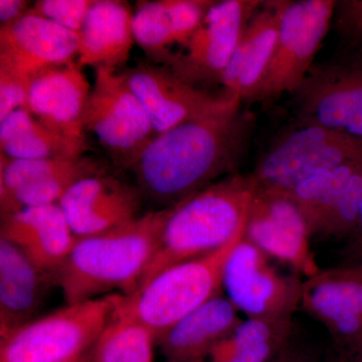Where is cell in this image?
<instances>
[{"mask_svg": "<svg viewBox=\"0 0 362 362\" xmlns=\"http://www.w3.org/2000/svg\"><path fill=\"white\" fill-rule=\"evenodd\" d=\"M255 126L254 113L239 105L157 135L130 170L143 199L168 209L235 175Z\"/></svg>", "mask_w": 362, "mask_h": 362, "instance_id": "obj_1", "label": "cell"}, {"mask_svg": "<svg viewBox=\"0 0 362 362\" xmlns=\"http://www.w3.org/2000/svg\"><path fill=\"white\" fill-rule=\"evenodd\" d=\"M169 207L152 209L113 230L77 237L64 263L54 272V285L66 305L96 299L119 289L124 296L137 291L156 254Z\"/></svg>", "mask_w": 362, "mask_h": 362, "instance_id": "obj_2", "label": "cell"}, {"mask_svg": "<svg viewBox=\"0 0 362 362\" xmlns=\"http://www.w3.org/2000/svg\"><path fill=\"white\" fill-rule=\"evenodd\" d=\"M255 190L250 175L235 173L169 207L138 289L165 269L218 251L245 233Z\"/></svg>", "mask_w": 362, "mask_h": 362, "instance_id": "obj_3", "label": "cell"}, {"mask_svg": "<svg viewBox=\"0 0 362 362\" xmlns=\"http://www.w3.org/2000/svg\"><path fill=\"white\" fill-rule=\"evenodd\" d=\"M244 237L240 233L218 251L165 269L130 296L120 295L113 313L142 323L159 340L181 319L221 294L226 261Z\"/></svg>", "mask_w": 362, "mask_h": 362, "instance_id": "obj_4", "label": "cell"}, {"mask_svg": "<svg viewBox=\"0 0 362 362\" xmlns=\"http://www.w3.org/2000/svg\"><path fill=\"white\" fill-rule=\"evenodd\" d=\"M120 295L66 305L0 341V362H75L89 351L115 309Z\"/></svg>", "mask_w": 362, "mask_h": 362, "instance_id": "obj_5", "label": "cell"}, {"mask_svg": "<svg viewBox=\"0 0 362 362\" xmlns=\"http://www.w3.org/2000/svg\"><path fill=\"white\" fill-rule=\"evenodd\" d=\"M85 132L95 136L120 170H131L157 133L123 71L99 68L84 117Z\"/></svg>", "mask_w": 362, "mask_h": 362, "instance_id": "obj_6", "label": "cell"}, {"mask_svg": "<svg viewBox=\"0 0 362 362\" xmlns=\"http://www.w3.org/2000/svg\"><path fill=\"white\" fill-rule=\"evenodd\" d=\"M278 14V40L257 102L293 94L315 64L332 26L337 0H271Z\"/></svg>", "mask_w": 362, "mask_h": 362, "instance_id": "obj_7", "label": "cell"}, {"mask_svg": "<svg viewBox=\"0 0 362 362\" xmlns=\"http://www.w3.org/2000/svg\"><path fill=\"white\" fill-rule=\"evenodd\" d=\"M361 149V140L351 136L297 123L274 142L250 176L256 190L288 194L301 181L340 165Z\"/></svg>", "mask_w": 362, "mask_h": 362, "instance_id": "obj_8", "label": "cell"}, {"mask_svg": "<svg viewBox=\"0 0 362 362\" xmlns=\"http://www.w3.org/2000/svg\"><path fill=\"white\" fill-rule=\"evenodd\" d=\"M292 95L298 124L320 126L362 141V57L340 51L314 64Z\"/></svg>", "mask_w": 362, "mask_h": 362, "instance_id": "obj_9", "label": "cell"}, {"mask_svg": "<svg viewBox=\"0 0 362 362\" xmlns=\"http://www.w3.org/2000/svg\"><path fill=\"white\" fill-rule=\"evenodd\" d=\"M262 4L259 0L214 2L194 35L166 66L195 87L211 90L221 85L240 37Z\"/></svg>", "mask_w": 362, "mask_h": 362, "instance_id": "obj_10", "label": "cell"}, {"mask_svg": "<svg viewBox=\"0 0 362 362\" xmlns=\"http://www.w3.org/2000/svg\"><path fill=\"white\" fill-rule=\"evenodd\" d=\"M123 73L148 114L157 135L242 105L225 90L214 93L195 87L177 77L168 66L147 59Z\"/></svg>", "mask_w": 362, "mask_h": 362, "instance_id": "obj_11", "label": "cell"}, {"mask_svg": "<svg viewBox=\"0 0 362 362\" xmlns=\"http://www.w3.org/2000/svg\"><path fill=\"white\" fill-rule=\"evenodd\" d=\"M269 259L244 237L226 261L223 288L247 318L294 316L301 304L303 281L283 275Z\"/></svg>", "mask_w": 362, "mask_h": 362, "instance_id": "obj_12", "label": "cell"}, {"mask_svg": "<svg viewBox=\"0 0 362 362\" xmlns=\"http://www.w3.org/2000/svg\"><path fill=\"white\" fill-rule=\"evenodd\" d=\"M111 170L109 162L86 156L18 160L0 156L1 218L26 207L59 204L78 181Z\"/></svg>", "mask_w": 362, "mask_h": 362, "instance_id": "obj_13", "label": "cell"}, {"mask_svg": "<svg viewBox=\"0 0 362 362\" xmlns=\"http://www.w3.org/2000/svg\"><path fill=\"white\" fill-rule=\"evenodd\" d=\"M245 239L305 278L320 271L312 254L308 226L287 192L255 190Z\"/></svg>", "mask_w": 362, "mask_h": 362, "instance_id": "obj_14", "label": "cell"}, {"mask_svg": "<svg viewBox=\"0 0 362 362\" xmlns=\"http://www.w3.org/2000/svg\"><path fill=\"white\" fill-rule=\"evenodd\" d=\"M143 199L134 183L111 170L78 181L59 202L76 237L113 230L139 218Z\"/></svg>", "mask_w": 362, "mask_h": 362, "instance_id": "obj_15", "label": "cell"}, {"mask_svg": "<svg viewBox=\"0 0 362 362\" xmlns=\"http://www.w3.org/2000/svg\"><path fill=\"white\" fill-rule=\"evenodd\" d=\"M300 307L328 331L332 349L359 344L362 342V271L357 266L329 269L305 278Z\"/></svg>", "mask_w": 362, "mask_h": 362, "instance_id": "obj_16", "label": "cell"}, {"mask_svg": "<svg viewBox=\"0 0 362 362\" xmlns=\"http://www.w3.org/2000/svg\"><path fill=\"white\" fill-rule=\"evenodd\" d=\"M90 88L77 62L45 69L30 80L26 110L49 129L88 142L84 117Z\"/></svg>", "mask_w": 362, "mask_h": 362, "instance_id": "obj_17", "label": "cell"}, {"mask_svg": "<svg viewBox=\"0 0 362 362\" xmlns=\"http://www.w3.org/2000/svg\"><path fill=\"white\" fill-rule=\"evenodd\" d=\"M78 49V33L30 11L0 26V65L30 80L45 69L77 61Z\"/></svg>", "mask_w": 362, "mask_h": 362, "instance_id": "obj_18", "label": "cell"}, {"mask_svg": "<svg viewBox=\"0 0 362 362\" xmlns=\"http://www.w3.org/2000/svg\"><path fill=\"white\" fill-rule=\"evenodd\" d=\"M216 0H145L133 11L135 44L148 61L168 66L190 39Z\"/></svg>", "mask_w": 362, "mask_h": 362, "instance_id": "obj_19", "label": "cell"}, {"mask_svg": "<svg viewBox=\"0 0 362 362\" xmlns=\"http://www.w3.org/2000/svg\"><path fill=\"white\" fill-rule=\"evenodd\" d=\"M0 239L18 247L35 266L54 275L77 239L59 204L26 207L1 218Z\"/></svg>", "mask_w": 362, "mask_h": 362, "instance_id": "obj_20", "label": "cell"}, {"mask_svg": "<svg viewBox=\"0 0 362 362\" xmlns=\"http://www.w3.org/2000/svg\"><path fill=\"white\" fill-rule=\"evenodd\" d=\"M52 285L51 274L11 242L0 239V337L37 319Z\"/></svg>", "mask_w": 362, "mask_h": 362, "instance_id": "obj_21", "label": "cell"}, {"mask_svg": "<svg viewBox=\"0 0 362 362\" xmlns=\"http://www.w3.org/2000/svg\"><path fill=\"white\" fill-rule=\"evenodd\" d=\"M278 40V14L271 0L252 16L221 80L223 90L240 102H257Z\"/></svg>", "mask_w": 362, "mask_h": 362, "instance_id": "obj_22", "label": "cell"}, {"mask_svg": "<svg viewBox=\"0 0 362 362\" xmlns=\"http://www.w3.org/2000/svg\"><path fill=\"white\" fill-rule=\"evenodd\" d=\"M133 11L121 0H95L78 33L81 68H123L135 44Z\"/></svg>", "mask_w": 362, "mask_h": 362, "instance_id": "obj_23", "label": "cell"}, {"mask_svg": "<svg viewBox=\"0 0 362 362\" xmlns=\"http://www.w3.org/2000/svg\"><path fill=\"white\" fill-rule=\"evenodd\" d=\"M242 319L228 297L220 294L188 314L159 338L168 362H189L228 334Z\"/></svg>", "mask_w": 362, "mask_h": 362, "instance_id": "obj_24", "label": "cell"}, {"mask_svg": "<svg viewBox=\"0 0 362 362\" xmlns=\"http://www.w3.org/2000/svg\"><path fill=\"white\" fill-rule=\"evenodd\" d=\"M293 316L246 318L189 362H270L291 338Z\"/></svg>", "mask_w": 362, "mask_h": 362, "instance_id": "obj_25", "label": "cell"}, {"mask_svg": "<svg viewBox=\"0 0 362 362\" xmlns=\"http://www.w3.org/2000/svg\"><path fill=\"white\" fill-rule=\"evenodd\" d=\"M88 142L59 134L40 124L26 109L0 121V156L18 160L73 158L89 154Z\"/></svg>", "mask_w": 362, "mask_h": 362, "instance_id": "obj_26", "label": "cell"}, {"mask_svg": "<svg viewBox=\"0 0 362 362\" xmlns=\"http://www.w3.org/2000/svg\"><path fill=\"white\" fill-rule=\"evenodd\" d=\"M325 204L317 235L342 238L356 232L362 202V149L356 156L317 175Z\"/></svg>", "mask_w": 362, "mask_h": 362, "instance_id": "obj_27", "label": "cell"}, {"mask_svg": "<svg viewBox=\"0 0 362 362\" xmlns=\"http://www.w3.org/2000/svg\"><path fill=\"white\" fill-rule=\"evenodd\" d=\"M157 341L156 333L142 323L112 312L85 354L86 362H152Z\"/></svg>", "mask_w": 362, "mask_h": 362, "instance_id": "obj_28", "label": "cell"}, {"mask_svg": "<svg viewBox=\"0 0 362 362\" xmlns=\"http://www.w3.org/2000/svg\"><path fill=\"white\" fill-rule=\"evenodd\" d=\"M332 26L340 51L362 57V0H337Z\"/></svg>", "mask_w": 362, "mask_h": 362, "instance_id": "obj_29", "label": "cell"}, {"mask_svg": "<svg viewBox=\"0 0 362 362\" xmlns=\"http://www.w3.org/2000/svg\"><path fill=\"white\" fill-rule=\"evenodd\" d=\"M94 2L95 0H39L33 2L30 11L78 33Z\"/></svg>", "mask_w": 362, "mask_h": 362, "instance_id": "obj_30", "label": "cell"}, {"mask_svg": "<svg viewBox=\"0 0 362 362\" xmlns=\"http://www.w3.org/2000/svg\"><path fill=\"white\" fill-rule=\"evenodd\" d=\"M30 80L0 65V121L18 109H26Z\"/></svg>", "mask_w": 362, "mask_h": 362, "instance_id": "obj_31", "label": "cell"}, {"mask_svg": "<svg viewBox=\"0 0 362 362\" xmlns=\"http://www.w3.org/2000/svg\"><path fill=\"white\" fill-rule=\"evenodd\" d=\"M270 362H317L313 350L298 342L295 330L284 349Z\"/></svg>", "mask_w": 362, "mask_h": 362, "instance_id": "obj_32", "label": "cell"}, {"mask_svg": "<svg viewBox=\"0 0 362 362\" xmlns=\"http://www.w3.org/2000/svg\"><path fill=\"white\" fill-rule=\"evenodd\" d=\"M32 2L28 0H0V23L1 26L20 20L32 8Z\"/></svg>", "mask_w": 362, "mask_h": 362, "instance_id": "obj_33", "label": "cell"}, {"mask_svg": "<svg viewBox=\"0 0 362 362\" xmlns=\"http://www.w3.org/2000/svg\"><path fill=\"white\" fill-rule=\"evenodd\" d=\"M324 362H362V342L349 349H335L330 347Z\"/></svg>", "mask_w": 362, "mask_h": 362, "instance_id": "obj_34", "label": "cell"}, {"mask_svg": "<svg viewBox=\"0 0 362 362\" xmlns=\"http://www.w3.org/2000/svg\"><path fill=\"white\" fill-rule=\"evenodd\" d=\"M354 233H356L358 239L362 242V202L361 206V211H359L358 223H357L356 230Z\"/></svg>", "mask_w": 362, "mask_h": 362, "instance_id": "obj_35", "label": "cell"}, {"mask_svg": "<svg viewBox=\"0 0 362 362\" xmlns=\"http://www.w3.org/2000/svg\"><path fill=\"white\" fill-rule=\"evenodd\" d=\"M77 362H86L85 354Z\"/></svg>", "mask_w": 362, "mask_h": 362, "instance_id": "obj_36", "label": "cell"}, {"mask_svg": "<svg viewBox=\"0 0 362 362\" xmlns=\"http://www.w3.org/2000/svg\"><path fill=\"white\" fill-rule=\"evenodd\" d=\"M358 267L359 269H361V270L362 271V259H361V265L359 266H357Z\"/></svg>", "mask_w": 362, "mask_h": 362, "instance_id": "obj_37", "label": "cell"}, {"mask_svg": "<svg viewBox=\"0 0 362 362\" xmlns=\"http://www.w3.org/2000/svg\"><path fill=\"white\" fill-rule=\"evenodd\" d=\"M77 361H75V362H77Z\"/></svg>", "mask_w": 362, "mask_h": 362, "instance_id": "obj_38", "label": "cell"}]
</instances>
